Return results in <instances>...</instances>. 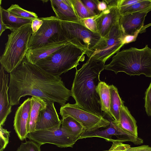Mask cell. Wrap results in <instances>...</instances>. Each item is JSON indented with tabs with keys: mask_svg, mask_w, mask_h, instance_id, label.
<instances>
[{
	"mask_svg": "<svg viewBox=\"0 0 151 151\" xmlns=\"http://www.w3.org/2000/svg\"><path fill=\"white\" fill-rule=\"evenodd\" d=\"M105 62L88 58L79 70L76 68L71 90L76 104L81 109L95 114L104 116L100 97L96 88L100 75L105 69Z\"/></svg>",
	"mask_w": 151,
	"mask_h": 151,
	"instance_id": "2",
	"label": "cell"
},
{
	"mask_svg": "<svg viewBox=\"0 0 151 151\" xmlns=\"http://www.w3.org/2000/svg\"><path fill=\"white\" fill-rule=\"evenodd\" d=\"M5 27L3 22L1 15L0 14V36L6 30Z\"/></svg>",
	"mask_w": 151,
	"mask_h": 151,
	"instance_id": "40",
	"label": "cell"
},
{
	"mask_svg": "<svg viewBox=\"0 0 151 151\" xmlns=\"http://www.w3.org/2000/svg\"><path fill=\"white\" fill-rule=\"evenodd\" d=\"M137 35H124L123 37V43H128L134 42L136 40Z\"/></svg>",
	"mask_w": 151,
	"mask_h": 151,
	"instance_id": "38",
	"label": "cell"
},
{
	"mask_svg": "<svg viewBox=\"0 0 151 151\" xmlns=\"http://www.w3.org/2000/svg\"><path fill=\"white\" fill-rule=\"evenodd\" d=\"M71 1L77 16L80 20L93 17L81 0H71Z\"/></svg>",
	"mask_w": 151,
	"mask_h": 151,
	"instance_id": "27",
	"label": "cell"
},
{
	"mask_svg": "<svg viewBox=\"0 0 151 151\" xmlns=\"http://www.w3.org/2000/svg\"><path fill=\"white\" fill-rule=\"evenodd\" d=\"M111 142L113 143L110 148L108 150L103 151H127L131 147L129 145L124 144L117 139H113Z\"/></svg>",
	"mask_w": 151,
	"mask_h": 151,
	"instance_id": "32",
	"label": "cell"
},
{
	"mask_svg": "<svg viewBox=\"0 0 151 151\" xmlns=\"http://www.w3.org/2000/svg\"><path fill=\"white\" fill-rule=\"evenodd\" d=\"M108 7H117L118 8L120 0H105Z\"/></svg>",
	"mask_w": 151,
	"mask_h": 151,
	"instance_id": "39",
	"label": "cell"
},
{
	"mask_svg": "<svg viewBox=\"0 0 151 151\" xmlns=\"http://www.w3.org/2000/svg\"><path fill=\"white\" fill-rule=\"evenodd\" d=\"M9 75L6 74L3 67L0 70V125H4L7 117L12 112V105L8 93Z\"/></svg>",
	"mask_w": 151,
	"mask_h": 151,
	"instance_id": "16",
	"label": "cell"
},
{
	"mask_svg": "<svg viewBox=\"0 0 151 151\" xmlns=\"http://www.w3.org/2000/svg\"><path fill=\"white\" fill-rule=\"evenodd\" d=\"M86 52L68 42L46 58L35 64L48 73L60 76L63 73L75 68L85 60Z\"/></svg>",
	"mask_w": 151,
	"mask_h": 151,
	"instance_id": "5",
	"label": "cell"
},
{
	"mask_svg": "<svg viewBox=\"0 0 151 151\" xmlns=\"http://www.w3.org/2000/svg\"><path fill=\"white\" fill-rule=\"evenodd\" d=\"M60 114L61 117L69 116L81 123L85 128L86 132H93L101 128L106 127L110 121L104 117L88 112L79 107L76 104L69 103L61 106Z\"/></svg>",
	"mask_w": 151,
	"mask_h": 151,
	"instance_id": "8",
	"label": "cell"
},
{
	"mask_svg": "<svg viewBox=\"0 0 151 151\" xmlns=\"http://www.w3.org/2000/svg\"><path fill=\"white\" fill-rule=\"evenodd\" d=\"M145 107L148 116H151V82L145 93Z\"/></svg>",
	"mask_w": 151,
	"mask_h": 151,
	"instance_id": "33",
	"label": "cell"
},
{
	"mask_svg": "<svg viewBox=\"0 0 151 151\" xmlns=\"http://www.w3.org/2000/svg\"><path fill=\"white\" fill-rule=\"evenodd\" d=\"M1 1L0 0V14L6 29L12 31L32 23V20L17 17L4 9L1 6Z\"/></svg>",
	"mask_w": 151,
	"mask_h": 151,
	"instance_id": "20",
	"label": "cell"
},
{
	"mask_svg": "<svg viewBox=\"0 0 151 151\" xmlns=\"http://www.w3.org/2000/svg\"><path fill=\"white\" fill-rule=\"evenodd\" d=\"M81 0L92 16H97L101 13L97 8V0Z\"/></svg>",
	"mask_w": 151,
	"mask_h": 151,
	"instance_id": "29",
	"label": "cell"
},
{
	"mask_svg": "<svg viewBox=\"0 0 151 151\" xmlns=\"http://www.w3.org/2000/svg\"><path fill=\"white\" fill-rule=\"evenodd\" d=\"M47 104L46 107L41 110L36 123L35 130H55L60 127V120L54 105V102L45 100Z\"/></svg>",
	"mask_w": 151,
	"mask_h": 151,
	"instance_id": "13",
	"label": "cell"
},
{
	"mask_svg": "<svg viewBox=\"0 0 151 151\" xmlns=\"http://www.w3.org/2000/svg\"><path fill=\"white\" fill-rule=\"evenodd\" d=\"M111 95L110 111L114 119L117 123L119 121L120 111L124 104L119 94L117 88L113 85L109 86Z\"/></svg>",
	"mask_w": 151,
	"mask_h": 151,
	"instance_id": "24",
	"label": "cell"
},
{
	"mask_svg": "<svg viewBox=\"0 0 151 151\" xmlns=\"http://www.w3.org/2000/svg\"><path fill=\"white\" fill-rule=\"evenodd\" d=\"M67 40L48 43L34 49H29L25 58L29 63L35 65L40 60L47 57L68 43Z\"/></svg>",
	"mask_w": 151,
	"mask_h": 151,
	"instance_id": "18",
	"label": "cell"
},
{
	"mask_svg": "<svg viewBox=\"0 0 151 151\" xmlns=\"http://www.w3.org/2000/svg\"><path fill=\"white\" fill-rule=\"evenodd\" d=\"M136 123L127 108L124 105L122 106L120 111L119 121L117 123L119 126L126 132L138 137Z\"/></svg>",
	"mask_w": 151,
	"mask_h": 151,
	"instance_id": "19",
	"label": "cell"
},
{
	"mask_svg": "<svg viewBox=\"0 0 151 151\" xmlns=\"http://www.w3.org/2000/svg\"><path fill=\"white\" fill-rule=\"evenodd\" d=\"M121 16L118 7H108L96 16L98 32L102 37L106 36L112 27L119 22Z\"/></svg>",
	"mask_w": 151,
	"mask_h": 151,
	"instance_id": "15",
	"label": "cell"
},
{
	"mask_svg": "<svg viewBox=\"0 0 151 151\" xmlns=\"http://www.w3.org/2000/svg\"><path fill=\"white\" fill-rule=\"evenodd\" d=\"M8 86L12 106L19 104L20 99L27 96L39 97L63 106L72 95L71 90L65 87L60 77L29 62L25 57L10 73Z\"/></svg>",
	"mask_w": 151,
	"mask_h": 151,
	"instance_id": "1",
	"label": "cell"
},
{
	"mask_svg": "<svg viewBox=\"0 0 151 151\" xmlns=\"http://www.w3.org/2000/svg\"><path fill=\"white\" fill-rule=\"evenodd\" d=\"M96 91L99 96L101 110L110 119L115 120L110 111L111 95L109 86L105 82L101 81L98 85Z\"/></svg>",
	"mask_w": 151,
	"mask_h": 151,
	"instance_id": "22",
	"label": "cell"
},
{
	"mask_svg": "<svg viewBox=\"0 0 151 151\" xmlns=\"http://www.w3.org/2000/svg\"><path fill=\"white\" fill-rule=\"evenodd\" d=\"M43 23L38 30L32 33L29 49H34L48 43L67 40L62 32L60 20L55 17L41 18Z\"/></svg>",
	"mask_w": 151,
	"mask_h": 151,
	"instance_id": "7",
	"label": "cell"
},
{
	"mask_svg": "<svg viewBox=\"0 0 151 151\" xmlns=\"http://www.w3.org/2000/svg\"><path fill=\"white\" fill-rule=\"evenodd\" d=\"M10 132L0 126V151H4L8 145Z\"/></svg>",
	"mask_w": 151,
	"mask_h": 151,
	"instance_id": "30",
	"label": "cell"
},
{
	"mask_svg": "<svg viewBox=\"0 0 151 151\" xmlns=\"http://www.w3.org/2000/svg\"><path fill=\"white\" fill-rule=\"evenodd\" d=\"M40 145L30 140L22 142L16 151H41Z\"/></svg>",
	"mask_w": 151,
	"mask_h": 151,
	"instance_id": "28",
	"label": "cell"
},
{
	"mask_svg": "<svg viewBox=\"0 0 151 151\" xmlns=\"http://www.w3.org/2000/svg\"><path fill=\"white\" fill-rule=\"evenodd\" d=\"M105 69L116 74L124 72L130 76L143 74L151 77V49L146 45L141 49L132 47L119 51L105 65Z\"/></svg>",
	"mask_w": 151,
	"mask_h": 151,
	"instance_id": "3",
	"label": "cell"
},
{
	"mask_svg": "<svg viewBox=\"0 0 151 151\" xmlns=\"http://www.w3.org/2000/svg\"><path fill=\"white\" fill-rule=\"evenodd\" d=\"M127 151H151V147L143 145L136 147H130Z\"/></svg>",
	"mask_w": 151,
	"mask_h": 151,
	"instance_id": "35",
	"label": "cell"
},
{
	"mask_svg": "<svg viewBox=\"0 0 151 151\" xmlns=\"http://www.w3.org/2000/svg\"><path fill=\"white\" fill-rule=\"evenodd\" d=\"M31 23L11 31L8 35L7 41L0 57V63L4 70L8 73L15 70L25 57L32 34Z\"/></svg>",
	"mask_w": 151,
	"mask_h": 151,
	"instance_id": "4",
	"label": "cell"
},
{
	"mask_svg": "<svg viewBox=\"0 0 151 151\" xmlns=\"http://www.w3.org/2000/svg\"><path fill=\"white\" fill-rule=\"evenodd\" d=\"M124 35L120 28L119 22L114 25L104 38L102 46L94 51L88 58L105 62L114 55L119 52L124 45Z\"/></svg>",
	"mask_w": 151,
	"mask_h": 151,
	"instance_id": "10",
	"label": "cell"
},
{
	"mask_svg": "<svg viewBox=\"0 0 151 151\" xmlns=\"http://www.w3.org/2000/svg\"><path fill=\"white\" fill-rule=\"evenodd\" d=\"M151 1V0H150Z\"/></svg>",
	"mask_w": 151,
	"mask_h": 151,
	"instance_id": "41",
	"label": "cell"
},
{
	"mask_svg": "<svg viewBox=\"0 0 151 151\" xmlns=\"http://www.w3.org/2000/svg\"><path fill=\"white\" fill-rule=\"evenodd\" d=\"M27 138L40 146L49 143L60 148L72 147L77 141L63 130L61 127L55 130H35L28 133Z\"/></svg>",
	"mask_w": 151,
	"mask_h": 151,
	"instance_id": "9",
	"label": "cell"
},
{
	"mask_svg": "<svg viewBox=\"0 0 151 151\" xmlns=\"http://www.w3.org/2000/svg\"><path fill=\"white\" fill-rule=\"evenodd\" d=\"M110 121V125L106 129L101 130H98L93 132H85L79 137L78 139L96 137L103 138L107 141L111 142L113 139L111 137L116 136L117 137V139L122 142H130L136 145L143 143V140L141 138L134 136L121 128L115 120Z\"/></svg>",
	"mask_w": 151,
	"mask_h": 151,
	"instance_id": "11",
	"label": "cell"
},
{
	"mask_svg": "<svg viewBox=\"0 0 151 151\" xmlns=\"http://www.w3.org/2000/svg\"><path fill=\"white\" fill-rule=\"evenodd\" d=\"M43 22L41 18H38L32 20L31 23L32 33H35L40 29Z\"/></svg>",
	"mask_w": 151,
	"mask_h": 151,
	"instance_id": "34",
	"label": "cell"
},
{
	"mask_svg": "<svg viewBox=\"0 0 151 151\" xmlns=\"http://www.w3.org/2000/svg\"><path fill=\"white\" fill-rule=\"evenodd\" d=\"M142 0H120L118 8L120 7L126 6L131 5Z\"/></svg>",
	"mask_w": 151,
	"mask_h": 151,
	"instance_id": "36",
	"label": "cell"
},
{
	"mask_svg": "<svg viewBox=\"0 0 151 151\" xmlns=\"http://www.w3.org/2000/svg\"><path fill=\"white\" fill-rule=\"evenodd\" d=\"M61 121L62 128L77 140L86 131L85 128L81 123L70 116L62 117Z\"/></svg>",
	"mask_w": 151,
	"mask_h": 151,
	"instance_id": "23",
	"label": "cell"
},
{
	"mask_svg": "<svg viewBox=\"0 0 151 151\" xmlns=\"http://www.w3.org/2000/svg\"><path fill=\"white\" fill-rule=\"evenodd\" d=\"M118 9L121 16L151 9V1L142 0L131 5L120 7Z\"/></svg>",
	"mask_w": 151,
	"mask_h": 151,
	"instance_id": "25",
	"label": "cell"
},
{
	"mask_svg": "<svg viewBox=\"0 0 151 151\" xmlns=\"http://www.w3.org/2000/svg\"><path fill=\"white\" fill-rule=\"evenodd\" d=\"M60 22L66 40L85 51L88 58L104 41V38L98 32L91 31L81 23L60 20Z\"/></svg>",
	"mask_w": 151,
	"mask_h": 151,
	"instance_id": "6",
	"label": "cell"
},
{
	"mask_svg": "<svg viewBox=\"0 0 151 151\" xmlns=\"http://www.w3.org/2000/svg\"><path fill=\"white\" fill-rule=\"evenodd\" d=\"M52 8L55 17L62 21L80 23L71 0H51Z\"/></svg>",
	"mask_w": 151,
	"mask_h": 151,
	"instance_id": "17",
	"label": "cell"
},
{
	"mask_svg": "<svg viewBox=\"0 0 151 151\" xmlns=\"http://www.w3.org/2000/svg\"><path fill=\"white\" fill-rule=\"evenodd\" d=\"M96 16L81 19L80 23L91 31L98 32L95 20Z\"/></svg>",
	"mask_w": 151,
	"mask_h": 151,
	"instance_id": "31",
	"label": "cell"
},
{
	"mask_svg": "<svg viewBox=\"0 0 151 151\" xmlns=\"http://www.w3.org/2000/svg\"><path fill=\"white\" fill-rule=\"evenodd\" d=\"M97 3L98 10L100 13L106 9L108 8L107 5L105 0L101 1L97 0Z\"/></svg>",
	"mask_w": 151,
	"mask_h": 151,
	"instance_id": "37",
	"label": "cell"
},
{
	"mask_svg": "<svg viewBox=\"0 0 151 151\" xmlns=\"http://www.w3.org/2000/svg\"><path fill=\"white\" fill-rule=\"evenodd\" d=\"M31 108L29 114L27 129L28 133L35 131L36 123L40 111L45 108L47 104L43 99L36 96L31 98Z\"/></svg>",
	"mask_w": 151,
	"mask_h": 151,
	"instance_id": "21",
	"label": "cell"
},
{
	"mask_svg": "<svg viewBox=\"0 0 151 151\" xmlns=\"http://www.w3.org/2000/svg\"><path fill=\"white\" fill-rule=\"evenodd\" d=\"M31 108V98H28L18 107L15 114L14 129L21 141L27 138L28 134V123Z\"/></svg>",
	"mask_w": 151,
	"mask_h": 151,
	"instance_id": "14",
	"label": "cell"
},
{
	"mask_svg": "<svg viewBox=\"0 0 151 151\" xmlns=\"http://www.w3.org/2000/svg\"><path fill=\"white\" fill-rule=\"evenodd\" d=\"M151 9L121 16L119 24L124 35H138L151 25L144 26L145 18Z\"/></svg>",
	"mask_w": 151,
	"mask_h": 151,
	"instance_id": "12",
	"label": "cell"
},
{
	"mask_svg": "<svg viewBox=\"0 0 151 151\" xmlns=\"http://www.w3.org/2000/svg\"><path fill=\"white\" fill-rule=\"evenodd\" d=\"M7 10L14 16L20 18L33 20L38 18L37 14L26 10L17 4H12Z\"/></svg>",
	"mask_w": 151,
	"mask_h": 151,
	"instance_id": "26",
	"label": "cell"
}]
</instances>
